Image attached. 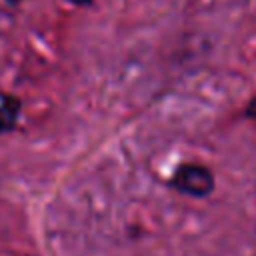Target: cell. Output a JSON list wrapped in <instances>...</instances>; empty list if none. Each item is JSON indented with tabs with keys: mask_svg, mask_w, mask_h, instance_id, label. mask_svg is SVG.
<instances>
[{
	"mask_svg": "<svg viewBox=\"0 0 256 256\" xmlns=\"http://www.w3.org/2000/svg\"><path fill=\"white\" fill-rule=\"evenodd\" d=\"M170 186L186 196L202 198L214 190V174L202 164L188 162L176 168V172L170 178Z\"/></svg>",
	"mask_w": 256,
	"mask_h": 256,
	"instance_id": "obj_1",
	"label": "cell"
},
{
	"mask_svg": "<svg viewBox=\"0 0 256 256\" xmlns=\"http://www.w3.org/2000/svg\"><path fill=\"white\" fill-rule=\"evenodd\" d=\"M20 106H22V102L14 96L2 98V102H0V132H10L16 126Z\"/></svg>",
	"mask_w": 256,
	"mask_h": 256,
	"instance_id": "obj_2",
	"label": "cell"
},
{
	"mask_svg": "<svg viewBox=\"0 0 256 256\" xmlns=\"http://www.w3.org/2000/svg\"><path fill=\"white\" fill-rule=\"evenodd\" d=\"M246 116H248V118H256V96L248 102V106H246Z\"/></svg>",
	"mask_w": 256,
	"mask_h": 256,
	"instance_id": "obj_3",
	"label": "cell"
},
{
	"mask_svg": "<svg viewBox=\"0 0 256 256\" xmlns=\"http://www.w3.org/2000/svg\"><path fill=\"white\" fill-rule=\"evenodd\" d=\"M72 4H76V6H86V4H90L92 0H70Z\"/></svg>",
	"mask_w": 256,
	"mask_h": 256,
	"instance_id": "obj_4",
	"label": "cell"
}]
</instances>
